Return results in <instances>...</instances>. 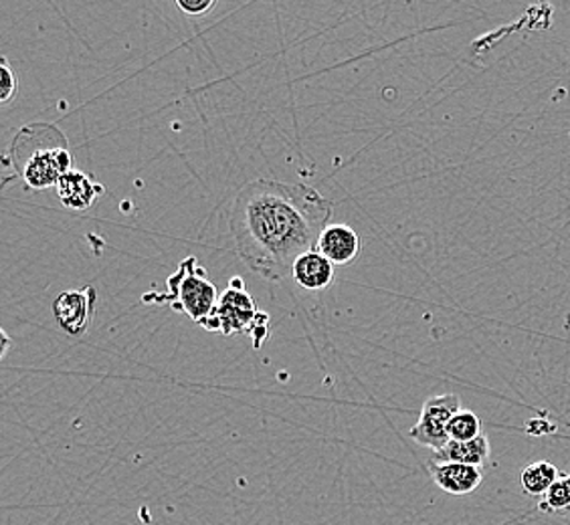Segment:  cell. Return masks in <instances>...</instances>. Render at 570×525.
<instances>
[{"mask_svg": "<svg viewBox=\"0 0 570 525\" xmlns=\"http://www.w3.org/2000/svg\"><path fill=\"white\" fill-rule=\"evenodd\" d=\"M168 291L166 294H150L144 296V301H160L170 304L175 311L185 314L195 324H205L215 307L219 304L217 287L210 284L207 271L198 267L195 257H187L175 274L168 277Z\"/></svg>", "mask_w": 570, "mask_h": 525, "instance_id": "3957f363", "label": "cell"}, {"mask_svg": "<svg viewBox=\"0 0 570 525\" xmlns=\"http://www.w3.org/2000/svg\"><path fill=\"white\" fill-rule=\"evenodd\" d=\"M492 449H490V440L485 435L473 438L468 443H458L450 440L443 449L433 453L435 463H460V465H472L482 469L485 460L490 459Z\"/></svg>", "mask_w": 570, "mask_h": 525, "instance_id": "8fae6325", "label": "cell"}, {"mask_svg": "<svg viewBox=\"0 0 570 525\" xmlns=\"http://www.w3.org/2000/svg\"><path fill=\"white\" fill-rule=\"evenodd\" d=\"M11 153L14 170L33 190L57 187L59 180L73 170L67 138L51 123L22 128L12 142Z\"/></svg>", "mask_w": 570, "mask_h": 525, "instance_id": "7a4b0ae2", "label": "cell"}, {"mask_svg": "<svg viewBox=\"0 0 570 525\" xmlns=\"http://www.w3.org/2000/svg\"><path fill=\"white\" fill-rule=\"evenodd\" d=\"M559 469L549 460H537L527 465L520 473V485L522 492L532 497H544L550 487L559 482Z\"/></svg>", "mask_w": 570, "mask_h": 525, "instance_id": "7c38bea8", "label": "cell"}, {"mask_svg": "<svg viewBox=\"0 0 570 525\" xmlns=\"http://www.w3.org/2000/svg\"><path fill=\"white\" fill-rule=\"evenodd\" d=\"M334 205L306 185L257 178L243 185L230 208L235 249L269 281L292 277L297 257L318 247Z\"/></svg>", "mask_w": 570, "mask_h": 525, "instance_id": "6da1fadb", "label": "cell"}, {"mask_svg": "<svg viewBox=\"0 0 570 525\" xmlns=\"http://www.w3.org/2000/svg\"><path fill=\"white\" fill-rule=\"evenodd\" d=\"M461 410V398L458 394H439L431 396L421 408L417 425L409 430L411 438L421 447L438 453L450 443L451 418Z\"/></svg>", "mask_w": 570, "mask_h": 525, "instance_id": "5b68a950", "label": "cell"}, {"mask_svg": "<svg viewBox=\"0 0 570 525\" xmlns=\"http://www.w3.org/2000/svg\"><path fill=\"white\" fill-rule=\"evenodd\" d=\"M448 433H450L451 440L468 443V440H473V438L482 437V420L472 410H460L458 415L451 418Z\"/></svg>", "mask_w": 570, "mask_h": 525, "instance_id": "4fadbf2b", "label": "cell"}, {"mask_svg": "<svg viewBox=\"0 0 570 525\" xmlns=\"http://www.w3.org/2000/svg\"><path fill=\"white\" fill-rule=\"evenodd\" d=\"M0 336H2V350H0V358H7L9 348H11V338H9V334H7L4 329L0 331Z\"/></svg>", "mask_w": 570, "mask_h": 525, "instance_id": "e0dca14e", "label": "cell"}, {"mask_svg": "<svg viewBox=\"0 0 570 525\" xmlns=\"http://www.w3.org/2000/svg\"><path fill=\"white\" fill-rule=\"evenodd\" d=\"M0 71H2L0 101H2V103H11L12 99H14V93H17V88H19V83H17V76L12 73L11 66H9V61H7V57H2V59H0Z\"/></svg>", "mask_w": 570, "mask_h": 525, "instance_id": "9a60e30c", "label": "cell"}, {"mask_svg": "<svg viewBox=\"0 0 570 525\" xmlns=\"http://www.w3.org/2000/svg\"><path fill=\"white\" fill-rule=\"evenodd\" d=\"M540 507H542L544 512H562V509H570V475L560 477L559 482L550 487Z\"/></svg>", "mask_w": 570, "mask_h": 525, "instance_id": "5bb4252c", "label": "cell"}, {"mask_svg": "<svg viewBox=\"0 0 570 525\" xmlns=\"http://www.w3.org/2000/svg\"><path fill=\"white\" fill-rule=\"evenodd\" d=\"M176 9L187 12L188 17H203L205 12L215 9V0H176Z\"/></svg>", "mask_w": 570, "mask_h": 525, "instance_id": "2e32d148", "label": "cell"}, {"mask_svg": "<svg viewBox=\"0 0 570 525\" xmlns=\"http://www.w3.org/2000/svg\"><path fill=\"white\" fill-rule=\"evenodd\" d=\"M292 279L306 291H324L334 281V265L316 249L304 252L292 267Z\"/></svg>", "mask_w": 570, "mask_h": 525, "instance_id": "9c48e42d", "label": "cell"}, {"mask_svg": "<svg viewBox=\"0 0 570 525\" xmlns=\"http://www.w3.org/2000/svg\"><path fill=\"white\" fill-rule=\"evenodd\" d=\"M267 324H269L267 314H262L257 309L249 291L245 289L242 277H233L229 287L220 294L215 311L203 324V328L223 336L249 334L253 346L262 348L269 331Z\"/></svg>", "mask_w": 570, "mask_h": 525, "instance_id": "277c9868", "label": "cell"}, {"mask_svg": "<svg viewBox=\"0 0 570 525\" xmlns=\"http://www.w3.org/2000/svg\"><path fill=\"white\" fill-rule=\"evenodd\" d=\"M98 291L96 287L86 285L79 289H67L53 301V316L59 328L71 338H81L89 329V324L96 314Z\"/></svg>", "mask_w": 570, "mask_h": 525, "instance_id": "8992f818", "label": "cell"}, {"mask_svg": "<svg viewBox=\"0 0 570 525\" xmlns=\"http://www.w3.org/2000/svg\"><path fill=\"white\" fill-rule=\"evenodd\" d=\"M57 195L61 205L69 210H88L104 195V187L96 185L86 172L71 170L59 180Z\"/></svg>", "mask_w": 570, "mask_h": 525, "instance_id": "30bf717a", "label": "cell"}, {"mask_svg": "<svg viewBox=\"0 0 570 525\" xmlns=\"http://www.w3.org/2000/svg\"><path fill=\"white\" fill-rule=\"evenodd\" d=\"M431 477L441 492L451 495H468L473 493L483 482V473L480 467L460 465V463H429Z\"/></svg>", "mask_w": 570, "mask_h": 525, "instance_id": "ba28073f", "label": "cell"}, {"mask_svg": "<svg viewBox=\"0 0 570 525\" xmlns=\"http://www.w3.org/2000/svg\"><path fill=\"white\" fill-rule=\"evenodd\" d=\"M316 251L322 252L332 265H351L361 257V235L344 222H330L320 235Z\"/></svg>", "mask_w": 570, "mask_h": 525, "instance_id": "52a82bcc", "label": "cell"}]
</instances>
